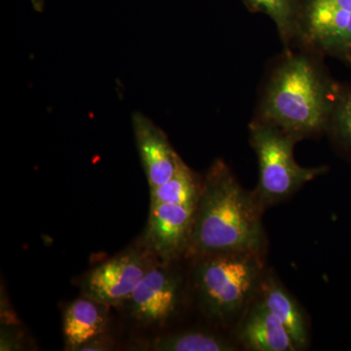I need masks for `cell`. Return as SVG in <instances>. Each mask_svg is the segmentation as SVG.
<instances>
[{
	"instance_id": "14",
	"label": "cell",
	"mask_w": 351,
	"mask_h": 351,
	"mask_svg": "<svg viewBox=\"0 0 351 351\" xmlns=\"http://www.w3.org/2000/svg\"><path fill=\"white\" fill-rule=\"evenodd\" d=\"M202 180L186 163L162 184L151 189V206L158 204H195L199 198Z\"/></svg>"
},
{
	"instance_id": "5",
	"label": "cell",
	"mask_w": 351,
	"mask_h": 351,
	"mask_svg": "<svg viewBox=\"0 0 351 351\" xmlns=\"http://www.w3.org/2000/svg\"><path fill=\"white\" fill-rule=\"evenodd\" d=\"M298 47L351 64V0H301Z\"/></svg>"
},
{
	"instance_id": "3",
	"label": "cell",
	"mask_w": 351,
	"mask_h": 351,
	"mask_svg": "<svg viewBox=\"0 0 351 351\" xmlns=\"http://www.w3.org/2000/svg\"><path fill=\"white\" fill-rule=\"evenodd\" d=\"M263 277L262 254L221 252L196 258L193 281L208 317L228 324L243 314Z\"/></svg>"
},
{
	"instance_id": "7",
	"label": "cell",
	"mask_w": 351,
	"mask_h": 351,
	"mask_svg": "<svg viewBox=\"0 0 351 351\" xmlns=\"http://www.w3.org/2000/svg\"><path fill=\"white\" fill-rule=\"evenodd\" d=\"M168 263H154L123 306L131 318L143 326L162 327L179 309L181 277Z\"/></svg>"
},
{
	"instance_id": "9",
	"label": "cell",
	"mask_w": 351,
	"mask_h": 351,
	"mask_svg": "<svg viewBox=\"0 0 351 351\" xmlns=\"http://www.w3.org/2000/svg\"><path fill=\"white\" fill-rule=\"evenodd\" d=\"M136 145L149 189L167 182L184 160L173 149L167 135L149 117L140 112L132 117Z\"/></svg>"
},
{
	"instance_id": "11",
	"label": "cell",
	"mask_w": 351,
	"mask_h": 351,
	"mask_svg": "<svg viewBox=\"0 0 351 351\" xmlns=\"http://www.w3.org/2000/svg\"><path fill=\"white\" fill-rule=\"evenodd\" d=\"M261 300L270 313L280 321L298 350H304L309 345V328L299 302L286 290L272 274L263 276L258 290Z\"/></svg>"
},
{
	"instance_id": "4",
	"label": "cell",
	"mask_w": 351,
	"mask_h": 351,
	"mask_svg": "<svg viewBox=\"0 0 351 351\" xmlns=\"http://www.w3.org/2000/svg\"><path fill=\"white\" fill-rule=\"evenodd\" d=\"M249 138L258 164V181L254 191L263 210L288 199L306 182L327 172L326 166L302 167L294 156L299 138L281 129L253 119Z\"/></svg>"
},
{
	"instance_id": "2",
	"label": "cell",
	"mask_w": 351,
	"mask_h": 351,
	"mask_svg": "<svg viewBox=\"0 0 351 351\" xmlns=\"http://www.w3.org/2000/svg\"><path fill=\"white\" fill-rule=\"evenodd\" d=\"M261 206L225 161L216 160L202 180L189 257L221 252L263 254L265 243Z\"/></svg>"
},
{
	"instance_id": "16",
	"label": "cell",
	"mask_w": 351,
	"mask_h": 351,
	"mask_svg": "<svg viewBox=\"0 0 351 351\" xmlns=\"http://www.w3.org/2000/svg\"><path fill=\"white\" fill-rule=\"evenodd\" d=\"M326 134L351 156V85L339 83L332 101Z\"/></svg>"
},
{
	"instance_id": "6",
	"label": "cell",
	"mask_w": 351,
	"mask_h": 351,
	"mask_svg": "<svg viewBox=\"0 0 351 351\" xmlns=\"http://www.w3.org/2000/svg\"><path fill=\"white\" fill-rule=\"evenodd\" d=\"M156 258L145 250H130L92 269L82 284L83 295L110 306H123Z\"/></svg>"
},
{
	"instance_id": "15",
	"label": "cell",
	"mask_w": 351,
	"mask_h": 351,
	"mask_svg": "<svg viewBox=\"0 0 351 351\" xmlns=\"http://www.w3.org/2000/svg\"><path fill=\"white\" fill-rule=\"evenodd\" d=\"M149 350L157 351H232L237 346L212 332L189 331L166 335L154 339Z\"/></svg>"
},
{
	"instance_id": "8",
	"label": "cell",
	"mask_w": 351,
	"mask_h": 351,
	"mask_svg": "<svg viewBox=\"0 0 351 351\" xmlns=\"http://www.w3.org/2000/svg\"><path fill=\"white\" fill-rule=\"evenodd\" d=\"M196 205L197 203L151 206L143 248L164 263L188 255Z\"/></svg>"
},
{
	"instance_id": "13",
	"label": "cell",
	"mask_w": 351,
	"mask_h": 351,
	"mask_svg": "<svg viewBox=\"0 0 351 351\" xmlns=\"http://www.w3.org/2000/svg\"><path fill=\"white\" fill-rule=\"evenodd\" d=\"M249 10L274 21L285 50L293 49L299 32L301 0H242Z\"/></svg>"
},
{
	"instance_id": "12",
	"label": "cell",
	"mask_w": 351,
	"mask_h": 351,
	"mask_svg": "<svg viewBox=\"0 0 351 351\" xmlns=\"http://www.w3.org/2000/svg\"><path fill=\"white\" fill-rule=\"evenodd\" d=\"M108 307L86 295L66 307L63 332L66 350H80L88 341L105 332L108 325Z\"/></svg>"
},
{
	"instance_id": "10",
	"label": "cell",
	"mask_w": 351,
	"mask_h": 351,
	"mask_svg": "<svg viewBox=\"0 0 351 351\" xmlns=\"http://www.w3.org/2000/svg\"><path fill=\"white\" fill-rule=\"evenodd\" d=\"M237 341L245 350L253 351H297L280 321L260 299L245 311L237 328Z\"/></svg>"
},
{
	"instance_id": "1",
	"label": "cell",
	"mask_w": 351,
	"mask_h": 351,
	"mask_svg": "<svg viewBox=\"0 0 351 351\" xmlns=\"http://www.w3.org/2000/svg\"><path fill=\"white\" fill-rule=\"evenodd\" d=\"M323 58L304 48L284 50L263 82L254 119L300 141L326 133L339 83Z\"/></svg>"
}]
</instances>
